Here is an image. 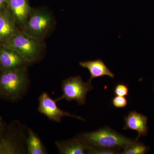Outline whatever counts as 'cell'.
I'll return each instance as SVG.
<instances>
[{
	"label": "cell",
	"mask_w": 154,
	"mask_h": 154,
	"mask_svg": "<svg viewBox=\"0 0 154 154\" xmlns=\"http://www.w3.org/2000/svg\"><path fill=\"white\" fill-rule=\"evenodd\" d=\"M26 148L28 154L48 153L40 138L30 128H28L26 137Z\"/></svg>",
	"instance_id": "cell-14"
},
{
	"label": "cell",
	"mask_w": 154,
	"mask_h": 154,
	"mask_svg": "<svg viewBox=\"0 0 154 154\" xmlns=\"http://www.w3.org/2000/svg\"><path fill=\"white\" fill-rule=\"evenodd\" d=\"M19 29L7 6L0 12V44L7 43Z\"/></svg>",
	"instance_id": "cell-9"
},
{
	"label": "cell",
	"mask_w": 154,
	"mask_h": 154,
	"mask_svg": "<svg viewBox=\"0 0 154 154\" xmlns=\"http://www.w3.org/2000/svg\"><path fill=\"white\" fill-rule=\"evenodd\" d=\"M80 66L88 69L91 74L89 82L96 78L107 76L113 79L115 75L110 71L104 62L100 59L94 60L81 61L79 62Z\"/></svg>",
	"instance_id": "cell-13"
},
{
	"label": "cell",
	"mask_w": 154,
	"mask_h": 154,
	"mask_svg": "<svg viewBox=\"0 0 154 154\" xmlns=\"http://www.w3.org/2000/svg\"><path fill=\"white\" fill-rule=\"evenodd\" d=\"M61 89L63 95L56 99L57 102L66 100L76 101L79 105H84L87 101L88 92L94 89L91 82H85L80 76L71 77L62 81Z\"/></svg>",
	"instance_id": "cell-6"
},
{
	"label": "cell",
	"mask_w": 154,
	"mask_h": 154,
	"mask_svg": "<svg viewBox=\"0 0 154 154\" xmlns=\"http://www.w3.org/2000/svg\"><path fill=\"white\" fill-rule=\"evenodd\" d=\"M57 102L55 99H52L49 94L44 92L38 98V112L47 117L51 121L60 122L64 117L69 116L85 121L81 116L67 112L61 110L57 105Z\"/></svg>",
	"instance_id": "cell-7"
},
{
	"label": "cell",
	"mask_w": 154,
	"mask_h": 154,
	"mask_svg": "<svg viewBox=\"0 0 154 154\" xmlns=\"http://www.w3.org/2000/svg\"><path fill=\"white\" fill-rule=\"evenodd\" d=\"M3 45L16 51L30 64L40 60L44 50V40L29 36L20 29Z\"/></svg>",
	"instance_id": "cell-2"
},
{
	"label": "cell",
	"mask_w": 154,
	"mask_h": 154,
	"mask_svg": "<svg viewBox=\"0 0 154 154\" xmlns=\"http://www.w3.org/2000/svg\"><path fill=\"white\" fill-rule=\"evenodd\" d=\"M79 136L93 146L121 150L135 140L122 135L107 126L93 132L82 133Z\"/></svg>",
	"instance_id": "cell-4"
},
{
	"label": "cell",
	"mask_w": 154,
	"mask_h": 154,
	"mask_svg": "<svg viewBox=\"0 0 154 154\" xmlns=\"http://www.w3.org/2000/svg\"><path fill=\"white\" fill-rule=\"evenodd\" d=\"M29 84L28 69L0 71V98L18 102L27 93Z\"/></svg>",
	"instance_id": "cell-1"
},
{
	"label": "cell",
	"mask_w": 154,
	"mask_h": 154,
	"mask_svg": "<svg viewBox=\"0 0 154 154\" xmlns=\"http://www.w3.org/2000/svg\"><path fill=\"white\" fill-rule=\"evenodd\" d=\"M149 150L148 147L135 140L125 147L121 152L122 154H145Z\"/></svg>",
	"instance_id": "cell-15"
},
{
	"label": "cell",
	"mask_w": 154,
	"mask_h": 154,
	"mask_svg": "<svg viewBox=\"0 0 154 154\" xmlns=\"http://www.w3.org/2000/svg\"><path fill=\"white\" fill-rule=\"evenodd\" d=\"M55 144L61 154H85L93 146L79 135L70 139L57 141Z\"/></svg>",
	"instance_id": "cell-10"
},
{
	"label": "cell",
	"mask_w": 154,
	"mask_h": 154,
	"mask_svg": "<svg viewBox=\"0 0 154 154\" xmlns=\"http://www.w3.org/2000/svg\"><path fill=\"white\" fill-rule=\"evenodd\" d=\"M7 5L17 26L21 29L32 11L28 0H7Z\"/></svg>",
	"instance_id": "cell-12"
},
{
	"label": "cell",
	"mask_w": 154,
	"mask_h": 154,
	"mask_svg": "<svg viewBox=\"0 0 154 154\" xmlns=\"http://www.w3.org/2000/svg\"><path fill=\"white\" fill-rule=\"evenodd\" d=\"M8 6L7 0H0V12Z\"/></svg>",
	"instance_id": "cell-20"
},
{
	"label": "cell",
	"mask_w": 154,
	"mask_h": 154,
	"mask_svg": "<svg viewBox=\"0 0 154 154\" xmlns=\"http://www.w3.org/2000/svg\"></svg>",
	"instance_id": "cell-21"
},
{
	"label": "cell",
	"mask_w": 154,
	"mask_h": 154,
	"mask_svg": "<svg viewBox=\"0 0 154 154\" xmlns=\"http://www.w3.org/2000/svg\"><path fill=\"white\" fill-rule=\"evenodd\" d=\"M55 25V19L49 11L44 9H32L25 25L20 30L34 38L44 40Z\"/></svg>",
	"instance_id": "cell-3"
},
{
	"label": "cell",
	"mask_w": 154,
	"mask_h": 154,
	"mask_svg": "<svg viewBox=\"0 0 154 154\" xmlns=\"http://www.w3.org/2000/svg\"><path fill=\"white\" fill-rule=\"evenodd\" d=\"M30 65L16 51L0 44V71L28 69Z\"/></svg>",
	"instance_id": "cell-8"
},
{
	"label": "cell",
	"mask_w": 154,
	"mask_h": 154,
	"mask_svg": "<svg viewBox=\"0 0 154 154\" xmlns=\"http://www.w3.org/2000/svg\"><path fill=\"white\" fill-rule=\"evenodd\" d=\"M5 125L6 123L4 121L3 118L2 116H0V141L2 138V135L4 129H5Z\"/></svg>",
	"instance_id": "cell-19"
},
{
	"label": "cell",
	"mask_w": 154,
	"mask_h": 154,
	"mask_svg": "<svg viewBox=\"0 0 154 154\" xmlns=\"http://www.w3.org/2000/svg\"><path fill=\"white\" fill-rule=\"evenodd\" d=\"M121 150L118 149L108 148L92 146L87 152L88 154H121Z\"/></svg>",
	"instance_id": "cell-16"
},
{
	"label": "cell",
	"mask_w": 154,
	"mask_h": 154,
	"mask_svg": "<svg viewBox=\"0 0 154 154\" xmlns=\"http://www.w3.org/2000/svg\"><path fill=\"white\" fill-rule=\"evenodd\" d=\"M25 135L23 125L19 122L13 121L10 124H6L0 141V154L27 152V136Z\"/></svg>",
	"instance_id": "cell-5"
},
{
	"label": "cell",
	"mask_w": 154,
	"mask_h": 154,
	"mask_svg": "<svg viewBox=\"0 0 154 154\" xmlns=\"http://www.w3.org/2000/svg\"><path fill=\"white\" fill-rule=\"evenodd\" d=\"M111 102L115 108H122L126 107L128 103V100L124 96H116L112 99Z\"/></svg>",
	"instance_id": "cell-18"
},
{
	"label": "cell",
	"mask_w": 154,
	"mask_h": 154,
	"mask_svg": "<svg viewBox=\"0 0 154 154\" xmlns=\"http://www.w3.org/2000/svg\"><path fill=\"white\" fill-rule=\"evenodd\" d=\"M125 125L123 129L134 130L138 133L136 140H138L141 136H145L148 134V118L135 111H130L126 116L124 117Z\"/></svg>",
	"instance_id": "cell-11"
},
{
	"label": "cell",
	"mask_w": 154,
	"mask_h": 154,
	"mask_svg": "<svg viewBox=\"0 0 154 154\" xmlns=\"http://www.w3.org/2000/svg\"><path fill=\"white\" fill-rule=\"evenodd\" d=\"M129 89L128 87L123 83L117 84L114 87L113 93L116 96H126L128 95Z\"/></svg>",
	"instance_id": "cell-17"
}]
</instances>
